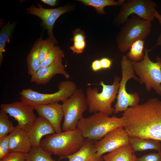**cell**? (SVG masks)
<instances>
[{
	"label": "cell",
	"instance_id": "6da1fadb",
	"mask_svg": "<svg viewBox=\"0 0 161 161\" xmlns=\"http://www.w3.org/2000/svg\"><path fill=\"white\" fill-rule=\"evenodd\" d=\"M122 117L129 137L161 141V101L151 98L145 103L129 107Z\"/></svg>",
	"mask_w": 161,
	"mask_h": 161
},
{
	"label": "cell",
	"instance_id": "7a4b0ae2",
	"mask_svg": "<svg viewBox=\"0 0 161 161\" xmlns=\"http://www.w3.org/2000/svg\"><path fill=\"white\" fill-rule=\"evenodd\" d=\"M109 116L98 112L87 117H83L79 121L77 128L84 138L93 141L100 140L109 132L119 128H124L126 124L123 117Z\"/></svg>",
	"mask_w": 161,
	"mask_h": 161
},
{
	"label": "cell",
	"instance_id": "3957f363",
	"mask_svg": "<svg viewBox=\"0 0 161 161\" xmlns=\"http://www.w3.org/2000/svg\"><path fill=\"white\" fill-rule=\"evenodd\" d=\"M78 129L48 135L41 140L40 147L50 154L60 156L59 160L78 151L85 140Z\"/></svg>",
	"mask_w": 161,
	"mask_h": 161
},
{
	"label": "cell",
	"instance_id": "277c9868",
	"mask_svg": "<svg viewBox=\"0 0 161 161\" xmlns=\"http://www.w3.org/2000/svg\"><path fill=\"white\" fill-rule=\"evenodd\" d=\"M120 80V77L115 76L112 85H106L103 81H100V85L102 88L100 92L96 87L87 88L86 99L90 113L100 112L109 115L114 113L112 103L117 97Z\"/></svg>",
	"mask_w": 161,
	"mask_h": 161
},
{
	"label": "cell",
	"instance_id": "5b68a950",
	"mask_svg": "<svg viewBox=\"0 0 161 161\" xmlns=\"http://www.w3.org/2000/svg\"><path fill=\"white\" fill-rule=\"evenodd\" d=\"M151 22L132 15L122 24L116 38L121 52L129 50L132 44L138 40H144L151 32Z\"/></svg>",
	"mask_w": 161,
	"mask_h": 161
},
{
	"label": "cell",
	"instance_id": "8992f818",
	"mask_svg": "<svg viewBox=\"0 0 161 161\" xmlns=\"http://www.w3.org/2000/svg\"><path fill=\"white\" fill-rule=\"evenodd\" d=\"M150 51L145 49L143 59L131 63L140 83L145 84L147 92L152 88L157 94L161 95V58L157 56L156 62H153L148 57Z\"/></svg>",
	"mask_w": 161,
	"mask_h": 161
},
{
	"label": "cell",
	"instance_id": "52a82bcc",
	"mask_svg": "<svg viewBox=\"0 0 161 161\" xmlns=\"http://www.w3.org/2000/svg\"><path fill=\"white\" fill-rule=\"evenodd\" d=\"M58 88V91L51 94L40 93L30 88L24 89L19 92L21 101L34 106L59 101L63 103L77 89L75 83L69 80L60 82Z\"/></svg>",
	"mask_w": 161,
	"mask_h": 161
},
{
	"label": "cell",
	"instance_id": "ba28073f",
	"mask_svg": "<svg viewBox=\"0 0 161 161\" xmlns=\"http://www.w3.org/2000/svg\"><path fill=\"white\" fill-rule=\"evenodd\" d=\"M122 77L120 83L117 101L114 106L113 114L125 112L129 107L139 104V95L137 92L129 93L126 91V86L127 81L133 78L139 81V79L134 74V71L131 62L126 55H123L121 60Z\"/></svg>",
	"mask_w": 161,
	"mask_h": 161
},
{
	"label": "cell",
	"instance_id": "9c48e42d",
	"mask_svg": "<svg viewBox=\"0 0 161 161\" xmlns=\"http://www.w3.org/2000/svg\"><path fill=\"white\" fill-rule=\"evenodd\" d=\"M61 104L64 117L62 130L65 131L76 129L79 121L88 107L83 89H77Z\"/></svg>",
	"mask_w": 161,
	"mask_h": 161
},
{
	"label": "cell",
	"instance_id": "30bf717a",
	"mask_svg": "<svg viewBox=\"0 0 161 161\" xmlns=\"http://www.w3.org/2000/svg\"><path fill=\"white\" fill-rule=\"evenodd\" d=\"M157 4L151 0H127L121 5L118 14L115 18L117 25L122 24L132 14L152 22L155 19Z\"/></svg>",
	"mask_w": 161,
	"mask_h": 161
},
{
	"label": "cell",
	"instance_id": "8fae6325",
	"mask_svg": "<svg viewBox=\"0 0 161 161\" xmlns=\"http://www.w3.org/2000/svg\"><path fill=\"white\" fill-rule=\"evenodd\" d=\"M0 108L14 118L18 123L17 126L27 132L31 129L37 118L34 112L35 106L21 101L1 104Z\"/></svg>",
	"mask_w": 161,
	"mask_h": 161
},
{
	"label": "cell",
	"instance_id": "7c38bea8",
	"mask_svg": "<svg viewBox=\"0 0 161 161\" xmlns=\"http://www.w3.org/2000/svg\"><path fill=\"white\" fill-rule=\"evenodd\" d=\"M38 7L30 6L27 9V13L36 16L41 20L47 30L49 38L56 44L57 41L53 33L54 23L61 16L70 11L71 8L70 6H64L53 9H46L40 4H38Z\"/></svg>",
	"mask_w": 161,
	"mask_h": 161
},
{
	"label": "cell",
	"instance_id": "4fadbf2b",
	"mask_svg": "<svg viewBox=\"0 0 161 161\" xmlns=\"http://www.w3.org/2000/svg\"><path fill=\"white\" fill-rule=\"evenodd\" d=\"M129 136L123 127L114 130L95 143L96 153L99 156L122 146L129 145Z\"/></svg>",
	"mask_w": 161,
	"mask_h": 161
},
{
	"label": "cell",
	"instance_id": "5bb4252c",
	"mask_svg": "<svg viewBox=\"0 0 161 161\" xmlns=\"http://www.w3.org/2000/svg\"><path fill=\"white\" fill-rule=\"evenodd\" d=\"M62 58L56 60L50 65L41 67L38 71L31 76V81L37 85H45L55 75L61 74L66 79L69 78V74L65 70V66L62 64Z\"/></svg>",
	"mask_w": 161,
	"mask_h": 161
},
{
	"label": "cell",
	"instance_id": "9a60e30c",
	"mask_svg": "<svg viewBox=\"0 0 161 161\" xmlns=\"http://www.w3.org/2000/svg\"><path fill=\"white\" fill-rule=\"evenodd\" d=\"M39 116L48 120L52 126L56 133L62 132L61 123L64 114L62 104L56 102L35 106Z\"/></svg>",
	"mask_w": 161,
	"mask_h": 161
},
{
	"label": "cell",
	"instance_id": "2e32d148",
	"mask_svg": "<svg viewBox=\"0 0 161 161\" xmlns=\"http://www.w3.org/2000/svg\"><path fill=\"white\" fill-rule=\"evenodd\" d=\"M50 123L44 118L39 116L34 125L27 133L32 146H40L41 139L44 136L55 133Z\"/></svg>",
	"mask_w": 161,
	"mask_h": 161
},
{
	"label": "cell",
	"instance_id": "e0dca14e",
	"mask_svg": "<svg viewBox=\"0 0 161 161\" xmlns=\"http://www.w3.org/2000/svg\"><path fill=\"white\" fill-rule=\"evenodd\" d=\"M9 136L10 151L28 153L30 151L32 146L27 132L17 125Z\"/></svg>",
	"mask_w": 161,
	"mask_h": 161
},
{
	"label": "cell",
	"instance_id": "ac0fdd59",
	"mask_svg": "<svg viewBox=\"0 0 161 161\" xmlns=\"http://www.w3.org/2000/svg\"><path fill=\"white\" fill-rule=\"evenodd\" d=\"M69 161H103V157L96 153L93 140L86 139L80 148L73 154L66 156Z\"/></svg>",
	"mask_w": 161,
	"mask_h": 161
},
{
	"label": "cell",
	"instance_id": "d6986e66",
	"mask_svg": "<svg viewBox=\"0 0 161 161\" xmlns=\"http://www.w3.org/2000/svg\"><path fill=\"white\" fill-rule=\"evenodd\" d=\"M160 141L151 139L143 138L137 137H129V145L133 152L153 149L161 152Z\"/></svg>",
	"mask_w": 161,
	"mask_h": 161
},
{
	"label": "cell",
	"instance_id": "ffe728a7",
	"mask_svg": "<svg viewBox=\"0 0 161 161\" xmlns=\"http://www.w3.org/2000/svg\"><path fill=\"white\" fill-rule=\"evenodd\" d=\"M136 158L129 145L121 147L103 157L104 161H135Z\"/></svg>",
	"mask_w": 161,
	"mask_h": 161
},
{
	"label": "cell",
	"instance_id": "44dd1931",
	"mask_svg": "<svg viewBox=\"0 0 161 161\" xmlns=\"http://www.w3.org/2000/svg\"><path fill=\"white\" fill-rule=\"evenodd\" d=\"M42 40V39H39L37 40L27 57L28 73L31 77L35 75L41 67L39 59V54Z\"/></svg>",
	"mask_w": 161,
	"mask_h": 161
},
{
	"label": "cell",
	"instance_id": "7402d4cb",
	"mask_svg": "<svg viewBox=\"0 0 161 161\" xmlns=\"http://www.w3.org/2000/svg\"><path fill=\"white\" fill-rule=\"evenodd\" d=\"M86 6H90L94 7L100 14H105L104 8L109 6L121 5L125 0H119L115 1L114 0H78Z\"/></svg>",
	"mask_w": 161,
	"mask_h": 161
},
{
	"label": "cell",
	"instance_id": "603a6c76",
	"mask_svg": "<svg viewBox=\"0 0 161 161\" xmlns=\"http://www.w3.org/2000/svg\"><path fill=\"white\" fill-rule=\"evenodd\" d=\"M16 23H10L8 22L1 30L0 32V66H1L3 59V53L7 42H9Z\"/></svg>",
	"mask_w": 161,
	"mask_h": 161
},
{
	"label": "cell",
	"instance_id": "cb8c5ba5",
	"mask_svg": "<svg viewBox=\"0 0 161 161\" xmlns=\"http://www.w3.org/2000/svg\"><path fill=\"white\" fill-rule=\"evenodd\" d=\"M145 41L138 40L134 42L131 45L129 52L126 56L131 62H139L143 57Z\"/></svg>",
	"mask_w": 161,
	"mask_h": 161
},
{
	"label": "cell",
	"instance_id": "d4e9b609",
	"mask_svg": "<svg viewBox=\"0 0 161 161\" xmlns=\"http://www.w3.org/2000/svg\"><path fill=\"white\" fill-rule=\"evenodd\" d=\"M85 38L83 31L80 29L74 31L73 37L71 39L73 41V44L70 47L74 54H78L83 53L86 47Z\"/></svg>",
	"mask_w": 161,
	"mask_h": 161
},
{
	"label": "cell",
	"instance_id": "484cf974",
	"mask_svg": "<svg viewBox=\"0 0 161 161\" xmlns=\"http://www.w3.org/2000/svg\"><path fill=\"white\" fill-rule=\"evenodd\" d=\"M26 161H54L51 154L42 148L40 146H32L28 153Z\"/></svg>",
	"mask_w": 161,
	"mask_h": 161
},
{
	"label": "cell",
	"instance_id": "4316f807",
	"mask_svg": "<svg viewBox=\"0 0 161 161\" xmlns=\"http://www.w3.org/2000/svg\"><path fill=\"white\" fill-rule=\"evenodd\" d=\"M7 114L1 109L0 111V138L7 136L14 129Z\"/></svg>",
	"mask_w": 161,
	"mask_h": 161
},
{
	"label": "cell",
	"instance_id": "83f0119b",
	"mask_svg": "<svg viewBox=\"0 0 161 161\" xmlns=\"http://www.w3.org/2000/svg\"><path fill=\"white\" fill-rule=\"evenodd\" d=\"M63 51L58 46H54L50 50L45 60L41 63V66H49L60 58H64Z\"/></svg>",
	"mask_w": 161,
	"mask_h": 161
},
{
	"label": "cell",
	"instance_id": "f1b7e54d",
	"mask_svg": "<svg viewBox=\"0 0 161 161\" xmlns=\"http://www.w3.org/2000/svg\"><path fill=\"white\" fill-rule=\"evenodd\" d=\"M55 44L53 41L49 38L44 40H42L39 54V59L41 63L45 60L50 50L55 46Z\"/></svg>",
	"mask_w": 161,
	"mask_h": 161
},
{
	"label": "cell",
	"instance_id": "f546056e",
	"mask_svg": "<svg viewBox=\"0 0 161 161\" xmlns=\"http://www.w3.org/2000/svg\"><path fill=\"white\" fill-rule=\"evenodd\" d=\"M28 153L10 151L0 161H26Z\"/></svg>",
	"mask_w": 161,
	"mask_h": 161
},
{
	"label": "cell",
	"instance_id": "4dcf8cb0",
	"mask_svg": "<svg viewBox=\"0 0 161 161\" xmlns=\"http://www.w3.org/2000/svg\"><path fill=\"white\" fill-rule=\"evenodd\" d=\"M10 151L9 135L0 138V159Z\"/></svg>",
	"mask_w": 161,
	"mask_h": 161
},
{
	"label": "cell",
	"instance_id": "1f68e13d",
	"mask_svg": "<svg viewBox=\"0 0 161 161\" xmlns=\"http://www.w3.org/2000/svg\"><path fill=\"white\" fill-rule=\"evenodd\" d=\"M135 161H161V152L145 154L139 158L137 157Z\"/></svg>",
	"mask_w": 161,
	"mask_h": 161
},
{
	"label": "cell",
	"instance_id": "d6a6232c",
	"mask_svg": "<svg viewBox=\"0 0 161 161\" xmlns=\"http://www.w3.org/2000/svg\"><path fill=\"white\" fill-rule=\"evenodd\" d=\"M100 60L102 69H110L112 65V61L107 58H103Z\"/></svg>",
	"mask_w": 161,
	"mask_h": 161
},
{
	"label": "cell",
	"instance_id": "836d02e7",
	"mask_svg": "<svg viewBox=\"0 0 161 161\" xmlns=\"http://www.w3.org/2000/svg\"><path fill=\"white\" fill-rule=\"evenodd\" d=\"M155 18L158 20L160 24L161 31L160 34L157 39L156 44L152 48L157 46H161V15L156 10L155 12Z\"/></svg>",
	"mask_w": 161,
	"mask_h": 161
},
{
	"label": "cell",
	"instance_id": "e575fe53",
	"mask_svg": "<svg viewBox=\"0 0 161 161\" xmlns=\"http://www.w3.org/2000/svg\"><path fill=\"white\" fill-rule=\"evenodd\" d=\"M91 67L92 70L95 72L102 69L100 60L96 59L92 63Z\"/></svg>",
	"mask_w": 161,
	"mask_h": 161
},
{
	"label": "cell",
	"instance_id": "d590c367",
	"mask_svg": "<svg viewBox=\"0 0 161 161\" xmlns=\"http://www.w3.org/2000/svg\"><path fill=\"white\" fill-rule=\"evenodd\" d=\"M41 1L44 3L52 7L56 5L58 1L56 0H41Z\"/></svg>",
	"mask_w": 161,
	"mask_h": 161
}]
</instances>
